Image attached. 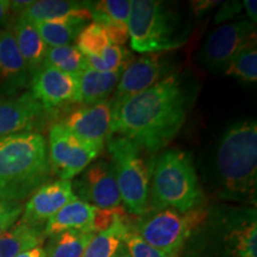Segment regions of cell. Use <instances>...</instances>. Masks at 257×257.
Here are the masks:
<instances>
[{
	"label": "cell",
	"mask_w": 257,
	"mask_h": 257,
	"mask_svg": "<svg viewBox=\"0 0 257 257\" xmlns=\"http://www.w3.org/2000/svg\"><path fill=\"white\" fill-rule=\"evenodd\" d=\"M187 115V98L176 74L112 104L111 133L155 153L173 141Z\"/></svg>",
	"instance_id": "obj_1"
},
{
	"label": "cell",
	"mask_w": 257,
	"mask_h": 257,
	"mask_svg": "<svg viewBox=\"0 0 257 257\" xmlns=\"http://www.w3.org/2000/svg\"><path fill=\"white\" fill-rule=\"evenodd\" d=\"M46 138L34 131L0 137V201L21 202L49 180Z\"/></svg>",
	"instance_id": "obj_2"
},
{
	"label": "cell",
	"mask_w": 257,
	"mask_h": 257,
	"mask_svg": "<svg viewBox=\"0 0 257 257\" xmlns=\"http://www.w3.org/2000/svg\"><path fill=\"white\" fill-rule=\"evenodd\" d=\"M220 184L233 195L251 194L257 181V124L242 120L221 137L216 157Z\"/></svg>",
	"instance_id": "obj_3"
},
{
	"label": "cell",
	"mask_w": 257,
	"mask_h": 257,
	"mask_svg": "<svg viewBox=\"0 0 257 257\" xmlns=\"http://www.w3.org/2000/svg\"><path fill=\"white\" fill-rule=\"evenodd\" d=\"M201 201L202 192L191 155L179 149L163 153L153 170V207L187 213Z\"/></svg>",
	"instance_id": "obj_4"
},
{
	"label": "cell",
	"mask_w": 257,
	"mask_h": 257,
	"mask_svg": "<svg viewBox=\"0 0 257 257\" xmlns=\"http://www.w3.org/2000/svg\"><path fill=\"white\" fill-rule=\"evenodd\" d=\"M127 29L131 48L137 53L160 54L182 43L174 18L162 2L133 0Z\"/></svg>",
	"instance_id": "obj_5"
},
{
	"label": "cell",
	"mask_w": 257,
	"mask_h": 257,
	"mask_svg": "<svg viewBox=\"0 0 257 257\" xmlns=\"http://www.w3.org/2000/svg\"><path fill=\"white\" fill-rule=\"evenodd\" d=\"M108 152L125 210L142 216L148 210L150 175L141 147L120 136L108 141Z\"/></svg>",
	"instance_id": "obj_6"
},
{
	"label": "cell",
	"mask_w": 257,
	"mask_h": 257,
	"mask_svg": "<svg viewBox=\"0 0 257 257\" xmlns=\"http://www.w3.org/2000/svg\"><path fill=\"white\" fill-rule=\"evenodd\" d=\"M198 216L195 212L180 213L172 208H165L143 217L133 230L154 248L174 257L191 233Z\"/></svg>",
	"instance_id": "obj_7"
},
{
	"label": "cell",
	"mask_w": 257,
	"mask_h": 257,
	"mask_svg": "<svg viewBox=\"0 0 257 257\" xmlns=\"http://www.w3.org/2000/svg\"><path fill=\"white\" fill-rule=\"evenodd\" d=\"M101 150L74 136L63 124H54L49 131L50 168L61 180L69 181L82 173Z\"/></svg>",
	"instance_id": "obj_8"
},
{
	"label": "cell",
	"mask_w": 257,
	"mask_h": 257,
	"mask_svg": "<svg viewBox=\"0 0 257 257\" xmlns=\"http://www.w3.org/2000/svg\"><path fill=\"white\" fill-rule=\"evenodd\" d=\"M252 40H256V29L250 21L243 19L220 25L211 32L202 47V62L213 72L225 70L233 57Z\"/></svg>",
	"instance_id": "obj_9"
},
{
	"label": "cell",
	"mask_w": 257,
	"mask_h": 257,
	"mask_svg": "<svg viewBox=\"0 0 257 257\" xmlns=\"http://www.w3.org/2000/svg\"><path fill=\"white\" fill-rule=\"evenodd\" d=\"M74 194L80 200L104 210L119 207L121 198L111 162L98 161L83 170L81 178L75 181Z\"/></svg>",
	"instance_id": "obj_10"
},
{
	"label": "cell",
	"mask_w": 257,
	"mask_h": 257,
	"mask_svg": "<svg viewBox=\"0 0 257 257\" xmlns=\"http://www.w3.org/2000/svg\"><path fill=\"white\" fill-rule=\"evenodd\" d=\"M31 93L48 111L76 102L78 76L43 66L31 76Z\"/></svg>",
	"instance_id": "obj_11"
},
{
	"label": "cell",
	"mask_w": 257,
	"mask_h": 257,
	"mask_svg": "<svg viewBox=\"0 0 257 257\" xmlns=\"http://www.w3.org/2000/svg\"><path fill=\"white\" fill-rule=\"evenodd\" d=\"M111 123L112 102L106 100L75 110L62 124L74 136L102 149L111 134Z\"/></svg>",
	"instance_id": "obj_12"
},
{
	"label": "cell",
	"mask_w": 257,
	"mask_h": 257,
	"mask_svg": "<svg viewBox=\"0 0 257 257\" xmlns=\"http://www.w3.org/2000/svg\"><path fill=\"white\" fill-rule=\"evenodd\" d=\"M75 199L78 198L74 194L72 182L67 180H57L41 186L25 205L23 217L19 221L42 227V225L47 223L64 205Z\"/></svg>",
	"instance_id": "obj_13"
},
{
	"label": "cell",
	"mask_w": 257,
	"mask_h": 257,
	"mask_svg": "<svg viewBox=\"0 0 257 257\" xmlns=\"http://www.w3.org/2000/svg\"><path fill=\"white\" fill-rule=\"evenodd\" d=\"M165 74V62L159 53L146 54L130 63L121 73L112 104L146 91L159 82Z\"/></svg>",
	"instance_id": "obj_14"
},
{
	"label": "cell",
	"mask_w": 257,
	"mask_h": 257,
	"mask_svg": "<svg viewBox=\"0 0 257 257\" xmlns=\"http://www.w3.org/2000/svg\"><path fill=\"white\" fill-rule=\"evenodd\" d=\"M46 108L27 92L11 99H0V137L34 128L43 118Z\"/></svg>",
	"instance_id": "obj_15"
},
{
	"label": "cell",
	"mask_w": 257,
	"mask_h": 257,
	"mask_svg": "<svg viewBox=\"0 0 257 257\" xmlns=\"http://www.w3.org/2000/svg\"><path fill=\"white\" fill-rule=\"evenodd\" d=\"M30 80V72L14 34L9 30H0V93L14 95L19 89L27 87Z\"/></svg>",
	"instance_id": "obj_16"
},
{
	"label": "cell",
	"mask_w": 257,
	"mask_h": 257,
	"mask_svg": "<svg viewBox=\"0 0 257 257\" xmlns=\"http://www.w3.org/2000/svg\"><path fill=\"white\" fill-rule=\"evenodd\" d=\"M98 207L75 199L68 202L46 223L44 234L55 236L64 231L78 230L95 233L94 224Z\"/></svg>",
	"instance_id": "obj_17"
},
{
	"label": "cell",
	"mask_w": 257,
	"mask_h": 257,
	"mask_svg": "<svg viewBox=\"0 0 257 257\" xmlns=\"http://www.w3.org/2000/svg\"><path fill=\"white\" fill-rule=\"evenodd\" d=\"M19 17L24 18L31 24L61 21L69 17H82L87 21L92 19L87 3L70 2V0L32 2L31 5L25 9Z\"/></svg>",
	"instance_id": "obj_18"
},
{
	"label": "cell",
	"mask_w": 257,
	"mask_h": 257,
	"mask_svg": "<svg viewBox=\"0 0 257 257\" xmlns=\"http://www.w3.org/2000/svg\"><path fill=\"white\" fill-rule=\"evenodd\" d=\"M121 73V70L112 73L96 72L86 67L78 76L76 102L91 106L100 101H106L117 87Z\"/></svg>",
	"instance_id": "obj_19"
},
{
	"label": "cell",
	"mask_w": 257,
	"mask_h": 257,
	"mask_svg": "<svg viewBox=\"0 0 257 257\" xmlns=\"http://www.w3.org/2000/svg\"><path fill=\"white\" fill-rule=\"evenodd\" d=\"M12 34L32 76V74L43 67L48 51L47 44L41 38L35 25L22 17L16 21Z\"/></svg>",
	"instance_id": "obj_20"
},
{
	"label": "cell",
	"mask_w": 257,
	"mask_h": 257,
	"mask_svg": "<svg viewBox=\"0 0 257 257\" xmlns=\"http://www.w3.org/2000/svg\"><path fill=\"white\" fill-rule=\"evenodd\" d=\"M46 234L43 227L19 221L0 236V257H15L19 253L37 248L43 243Z\"/></svg>",
	"instance_id": "obj_21"
},
{
	"label": "cell",
	"mask_w": 257,
	"mask_h": 257,
	"mask_svg": "<svg viewBox=\"0 0 257 257\" xmlns=\"http://www.w3.org/2000/svg\"><path fill=\"white\" fill-rule=\"evenodd\" d=\"M124 212L121 210L114 218L110 227L95 233L88 243L81 257H112L115 250L123 242L125 234L130 226L125 221Z\"/></svg>",
	"instance_id": "obj_22"
},
{
	"label": "cell",
	"mask_w": 257,
	"mask_h": 257,
	"mask_svg": "<svg viewBox=\"0 0 257 257\" xmlns=\"http://www.w3.org/2000/svg\"><path fill=\"white\" fill-rule=\"evenodd\" d=\"M87 19L82 17H69L61 21L44 22L34 24L42 40L48 48L68 46L76 40L80 31L86 27Z\"/></svg>",
	"instance_id": "obj_23"
},
{
	"label": "cell",
	"mask_w": 257,
	"mask_h": 257,
	"mask_svg": "<svg viewBox=\"0 0 257 257\" xmlns=\"http://www.w3.org/2000/svg\"><path fill=\"white\" fill-rule=\"evenodd\" d=\"M95 233L88 231L69 230L51 236L46 250V257H81Z\"/></svg>",
	"instance_id": "obj_24"
},
{
	"label": "cell",
	"mask_w": 257,
	"mask_h": 257,
	"mask_svg": "<svg viewBox=\"0 0 257 257\" xmlns=\"http://www.w3.org/2000/svg\"><path fill=\"white\" fill-rule=\"evenodd\" d=\"M43 66L53 67L61 72L79 76L86 68L85 56L80 53L75 46H62L55 48H48L46 60Z\"/></svg>",
	"instance_id": "obj_25"
},
{
	"label": "cell",
	"mask_w": 257,
	"mask_h": 257,
	"mask_svg": "<svg viewBox=\"0 0 257 257\" xmlns=\"http://www.w3.org/2000/svg\"><path fill=\"white\" fill-rule=\"evenodd\" d=\"M87 8L94 23L101 27L112 23L127 25L131 14V0H101L87 3Z\"/></svg>",
	"instance_id": "obj_26"
},
{
	"label": "cell",
	"mask_w": 257,
	"mask_h": 257,
	"mask_svg": "<svg viewBox=\"0 0 257 257\" xmlns=\"http://www.w3.org/2000/svg\"><path fill=\"white\" fill-rule=\"evenodd\" d=\"M133 59L131 54L124 47L110 44L99 55L85 56L86 66L96 72L112 73L124 69L130 64Z\"/></svg>",
	"instance_id": "obj_27"
},
{
	"label": "cell",
	"mask_w": 257,
	"mask_h": 257,
	"mask_svg": "<svg viewBox=\"0 0 257 257\" xmlns=\"http://www.w3.org/2000/svg\"><path fill=\"white\" fill-rule=\"evenodd\" d=\"M226 75L233 76L243 82H256L257 80V49L256 40L250 41L233 57L225 69Z\"/></svg>",
	"instance_id": "obj_28"
},
{
	"label": "cell",
	"mask_w": 257,
	"mask_h": 257,
	"mask_svg": "<svg viewBox=\"0 0 257 257\" xmlns=\"http://www.w3.org/2000/svg\"><path fill=\"white\" fill-rule=\"evenodd\" d=\"M107 34L101 25L89 23L80 31L76 37V48L83 56L99 55L106 47L110 46Z\"/></svg>",
	"instance_id": "obj_29"
},
{
	"label": "cell",
	"mask_w": 257,
	"mask_h": 257,
	"mask_svg": "<svg viewBox=\"0 0 257 257\" xmlns=\"http://www.w3.org/2000/svg\"><path fill=\"white\" fill-rule=\"evenodd\" d=\"M232 253L234 257H257L256 220L244 221L232 232Z\"/></svg>",
	"instance_id": "obj_30"
},
{
	"label": "cell",
	"mask_w": 257,
	"mask_h": 257,
	"mask_svg": "<svg viewBox=\"0 0 257 257\" xmlns=\"http://www.w3.org/2000/svg\"><path fill=\"white\" fill-rule=\"evenodd\" d=\"M123 242L126 245L131 257H170L147 243L133 229H128Z\"/></svg>",
	"instance_id": "obj_31"
},
{
	"label": "cell",
	"mask_w": 257,
	"mask_h": 257,
	"mask_svg": "<svg viewBox=\"0 0 257 257\" xmlns=\"http://www.w3.org/2000/svg\"><path fill=\"white\" fill-rule=\"evenodd\" d=\"M22 213L23 206L21 202L0 201V236L14 226Z\"/></svg>",
	"instance_id": "obj_32"
},
{
	"label": "cell",
	"mask_w": 257,
	"mask_h": 257,
	"mask_svg": "<svg viewBox=\"0 0 257 257\" xmlns=\"http://www.w3.org/2000/svg\"><path fill=\"white\" fill-rule=\"evenodd\" d=\"M240 10H242V5L238 2H229L225 3V4L221 6L219 11H218L217 17H216V23L219 24L221 22L226 21V19L232 18L234 15L239 14Z\"/></svg>",
	"instance_id": "obj_33"
},
{
	"label": "cell",
	"mask_w": 257,
	"mask_h": 257,
	"mask_svg": "<svg viewBox=\"0 0 257 257\" xmlns=\"http://www.w3.org/2000/svg\"><path fill=\"white\" fill-rule=\"evenodd\" d=\"M243 6L246 10V14H248V16H249L250 22H251L252 24H256V21H257V11H256L257 2L256 0H244Z\"/></svg>",
	"instance_id": "obj_34"
},
{
	"label": "cell",
	"mask_w": 257,
	"mask_h": 257,
	"mask_svg": "<svg viewBox=\"0 0 257 257\" xmlns=\"http://www.w3.org/2000/svg\"><path fill=\"white\" fill-rule=\"evenodd\" d=\"M11 2L9 0H0V25H4L9 19L10 10H11Z\"/></svg>",
	"instance_id": "obj_35"
},
{
	"label": "cell",
	"mask_w": 257,
	"mask_h": 257,
	"mask_svg": "<svg viewBox=\"0 0 257 257\" xmlns=\"http://www.w3.org/2000/svg\"><path fill=\"white\" fill-rule=\"evenodd\" d=\"M15 257H46V250L41 246H37V248L28 250V251L19 253Z\"/></svg>",
	"instance_id": "obj_36"
},
{
	"label": "cell",
	"mask_w": 257,
	"mask_h": 257,
	"mask_svg": "<svg viewBox=\"0 0 257 257\" xmlns=\"http://www.w3.org/2000/svg\"><path fill=\"white\" fill-rule=\"evenodd\" d=\"M32 2H11V9L16 12H19V15L24 11L25 9L31 5Z\"/></svg>",
	"instance_id": "obj_37"
},
{
	"label": "cell",
	"mask_w": 257,
	"mask_h": 257,
	"mask_svg": "<svg viewBox=\"0 0 257 257\" xmlns=\"http://www.w3.org/2000/svg\"><path fill=\"white\" fill-rule=\"evenodd\" d=\"M112 257H131L130 253H128V250L126 248V245L124 244V242L120 243V245L118 246V249L115 250L114 255Z\"/></svg>",
	"instance_id": "obj_38"
}]
</instances>
